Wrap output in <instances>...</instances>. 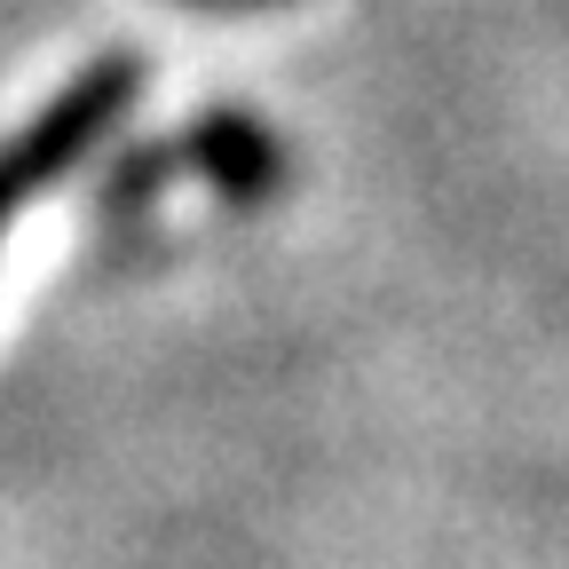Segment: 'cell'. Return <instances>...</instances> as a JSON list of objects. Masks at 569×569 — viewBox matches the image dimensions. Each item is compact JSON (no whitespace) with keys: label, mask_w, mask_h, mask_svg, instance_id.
Wrapping results in <instances>:
<instances>
[{"label":"cell","mask_w":569,"mask_h":569,"mask_svg":"<svg viewBox=\"0 0 569 569\" xmlns=\"http://www.w3.org/2000/svg\"><path fill=\"white\" fill-rule=\"evenodd\" d=\"M190 159L222 182L230 198H261L269 190V174H277V151H269V134L261 127H246V119H213L198 142H190Z\"/></svg>","instance_id":"1"},{"label":"cell","mask_w":569,"mask_h":569,"mask_svg":"<svg viewBox=\"0 0 569 569\" xmlns=\"http://www.w3.org/2000/svg\"><path fill=\"white\" fill-rule=\"evenodd\" d=\"M32 190H40L32 159H24V151H0V230H9V213H17V206H24Z\"/></svg>","instance_id":"2"}]
</instances>
